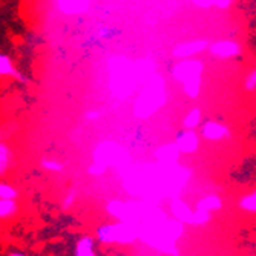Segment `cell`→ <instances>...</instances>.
<instances>
[{
  "instance_id": "obj_13",
  "label": "cell",
  "mask_w": 256,
  "mask_h": 256,
  "mask_svg": "<svg viewBox=\"0 0 256 256\" xmlns=\"http://www.w3.org/2000/svg\"><path fill=\"white\" fill-rule=\"evenodd\" d=\"M202 48H206V43L204 42H200V43H190V44H182L180 48L175 51L176 56H189V54H194V52H200Z\"/></svg>"
},
{
  "instance_id": "obj_6",
  "label": "cell",
  "mask_w": 256,
  "mask_h": 256,
  "mask_svg": "<svg viewBox=\"0 0 256 256\" xmlns=\"http://www.w3.org/2000/svg\"><path fill=\"white\" fill-rule=\"evenodd\" d=\"M96 241L92 236H83L76 247V256H97L94 252Z\"/></svg>"
},
{
  "instance_id": "obj_7",
  "label": "cell",
  "mask_w": 256,
  "mask_h": 256,
  "mask_svg": "<svg viewBox=\"0 0 256 256\" xmlns=\"http://www.w3.org/2000/svg\"><path fill=\"white\" fill-rule=\"evenodd\" d=\"M222 207V201L220 196L216 195H208L206 198H202L198 204H196V208H201V210H206V212H216L220 210V208Z\"/></svg>"
},
{
  "instance_id": "obj_21",
  "label": "cell",
  "mask_w": 256,
  "mask_h": 256,
  "mask_svg": "<svg viewBox=\"0 0 256 256\" xmlns=\"http://www.w3.org/2000/svg\"><path fill=\"white\" fill-rule=\"evenodd\" d=\"M88 118H89V120H96V118H98V114H97L96 110H90V112L88 114Z\"/></svg>"
},
{
  "instance_id": "obj_22",
  "label": "cell",
  "mask_w": 256,
  "mask_h": 256,
  "mask_svg": "<svg viewBox=\"0 0 256 256\" xmlns=\"http://www.w3.org/2000/svg\"><path fill=\"white\" fill-rule=\"evenodd\" d=\"M8 256H25L23 253H18V252H14V253H10Z\"/></svg>"
},
{
  "instance_id": "obj_2",
  "label": "cell",
  "mask_w": 256,
  "mask_h": 256,
  "mask_svg": "<svg viewBox=\"0 0 256 256\" xmlns=\"http://www.w3.org/2000/svg\"><path fill=\"white\" fill-rule=\"evenodd\" d=\"M0 78H14L22 83L26 82V77L16 68L14 60L4 52H0Z\"/></svg>"
},
{
  "instance_id": "obj_10",
  "label": "cell",
  "mask_w": 256,
  "mask_h": 256,
  "mask_svg": "<svg viewBox=\"0 0 256 256\" xmlns=\"http://www.w3.org/2000/svg\"><path fill=\"white\" fill-rule=\"evenodd\" d=\"M178 148L182 152H194L196 149V138L192 134L184 135L178 140Z\"/></svg>"
},
{
  "instance_id": "obj_3",
  "label": "cell",
  "mask_w": 256,
  "mask_h": 256,
  "mask_svg": "<svg viewBox=\"0 0 256 256\" xmlns=\"http://www.w3.org/2000/svg\"><path fill=\"white\" fill-rule=\"evenodd\" d=\"M14 161V152L10 148L8 143L0 142V178H2L12 166Z\"/></svg>"
},
{
  "instance_id": "obj_20",
  "label": "cell",
  "mask_w": 256,
  "mask_h": 256,
  "mask_svg": "<svg viewBox=\"0 0 256 256\" xmlns=\"http://www.w3.org/2000/svg\"><path fill=\"white\" fill-rule=\"evenodd\" d=\"M89 172H90V175H102L103 174V168L102 166H92L89 169Z\"/></svg>"
},
{
  "instance_id": "obj_1",
  "label": "cell",
  "mask_w": 256,
  "mask_h": 256,
  "mask_svg": "<svg viewBox=\"0 0 256 256\" xmlns=\"http://www.w3.org/2000/svg\"><path fill=\"white\" fill-rule=\"evenodd\" d=\"M97 240L102 244H129L140 236V228L134 222L108 224L97 228Z\"/></svg>"
},
{
  "instance_id": "obj_16",
  "label": "cell",
  "mask_w": 256,
  "mask_h": 256,
  "mask_svg": "<svg viewBox=\"0 0 256 256\" xmlns=\"http://www.w3.org/2000/svg\"><path fill=\"white\" fill-rule=\"evenodd\" d=\"M42 166H43L46 170H52V172H58V170L63 169V164H62V162L54 161V160H46V158L42 161Z\"/></svg>"
},
{
  "instance_id": "obj_9",
  "label": "cell",
  "mask_w": 256,
  "mask_h": 256,
  "mask_svg": "<svg viewBox=\"0 0 256 256\" xmlns=\"http://www.w3.org/2000/svg\"><path fill=\"white\" fill-rule=\"evenodd\" d=\"M200 69V64H195L194 62H188V63H182L178 69H176V77L180 80H188L190 77L196 76V71Z\"/></svg>"
},
{
  "instance_id": "obj_12",
  "label": "cell",
  "mask_w": 256,
  "mask_h": 256,
  "mask_svg": "<svg viewBox=\"0 0 256 256\" xmlns=\"http://www.w3.org/2000/svg\"><path fill=\"white\" fill-rule=\"evenodd\" d=\"M0 198L17 200L18 198V190L14 188L12 184H10L6 181H0Z\"/></svg>"
},
{
  "instance_id": "obj_11",
  "label": "cell",
  "mask_w": 256,
  "mask_h": 256,
  "mask_svg": "<svg viewBox=\"0 0 256 256\" xmlns=\"http://www.w3.org/2000/svg\"><path fill=\"white\" fill-rule=\"evenodd\" d=\"M240 207L248 214H256V192H252L241 198Z\"/></svg>"
},
{
  "instance_id": "obj_19",
  "label": "cell",
  "mask_w": 256,
  "mask_h": 256,
  "mask_svg": "<svg viewBox=\"0 0 256 256\" xmlns=\"http://www.w3.org/2000/svg\"><path fill=\"white\" fill-rule=\"evenodd\" d=\"M74 200H76V194H74V192H71V194H68L66 200L63 201V207H64V208H68V207H71V204L74 202Z\"/></svg>"
},
{
  "instance_id": "obj_17",
  "label": "cell",
  "mask_w": 256,
  "mask_h": 256,
  "mask_svg": "<svg viewBox=\"0 0 256 256\" xmlns=\"http://www.w3.org/2000/svg\"><path fill=\"white\" fill-rule=\"evenodd\" d=\"M200 122V110H192V114L189 115L188 118H186V124H188L189 128H192V126H196V123Z\"/></svg>"
},
{
  "instance_id": "obj_5",
  "label": "cell",
  "mask_w": 256,
  "mask_h": 256,
  "mask_svg": "<svg viewBox=\"0 0 256 256\" xmlns=\"http://www.w3.org/2000/svg\"><path fill=\"white\" fill-rule=\"evenodd\" d=\"M18 212V204L17 200H6V198H0V221L11 220L16 216Z\"/></svg>"
},
{
  "instance_id": "obj_4",
  "label": "cell",
  "mask_w": 256,
  "mask_h": 256,
  "mask_svg": "<svg viewBox=\"0 0 256 256\" xmlns=\"http://www.w3.org/2000/svg\"><path fill=\"white\" fill-rule=\"evenodd\" d=\"M172 214L175 215V218L180 222H186V224H190L192 216H194L192 208L186 202H181V201H176V200L172 202Z\"/></svg>"
},
{
  "instance_id": "obj_15",
  "label": "cell",
  "mask_w": 256,
  "mask_h": 256,
  "mask_svg": "<svg viewBox=\"0 0 256 256\" xmlns=\"http://www.w3.org/2000/svg\"><path fill=\"white\" fill-rule=\"evenodd\" d=\"M208 221H210V212L201 210V208L194 210V216H192V221H190L192 226H204Z\"/></svg>"
},
{
  "instance_id": "obj_18",
  "label": "cell",
  "mask_w": 256,
  "mask_h": 256,
  "mask_svg": "<svg viewBox=\"0 0 256 256\" xmlns=\"http://www.w3.org/2000/svg\"><path fill=\"white\" fill-rule=\"evenodd\" d=\"M16 128H12L11 129V126L10 124H4V126H0V142H4V138H6V136H11V134H12V130H14Z\"/></svg>"
},
{
  "instance_id": "obj_14",
  "label": "cell",
  "mask_w": 256,
  "mask_h": 256,
  "mask_svg": "<svg viewBox=\"0 0 256 256\" xmlns=\"http://www.w3.org/2000/svg\"><path fill=\"white\" fill-rule=\"evenodd\" d=\"M224 132H226V129L221 128L220 124H215V123L207 124L206 129H204L206 136H207V138H210V140H220V138H222Z\"/></svg>"
},
{
  "instance_id": "obj_8",
  "label": "cell",
  "mask_w": 256,
  "mask_h": 256,
  "mask_svg": "<svg viewBox=\"0 0 256 256\" xmlns=\"http://www.w3.org/2000/svg\"><path fill=\"white\" fill-rule=\"evenodd\" d=\"M212 52L221 57H228V56H234L238 52V46L234 43H228V42H221L212 46Z\"/></svg>"
}]
</instances>
